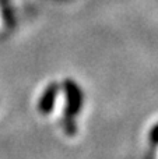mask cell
<instances>
[{"mask_svg": "<svg viewBox=\"0 0 158 159\" xmlns=\"http://www.w3.org/2000/svg\"><path fill=\"white\" fill-rule=\"evenodd\" d=\"M55 92H56V89L52 87L44 93V96H42V99H41V105H39L42 112H49V110L52 109L53 99H55Z\"/></svg>", "mask_w": 158, "mask_h": 159, "instance_id": "obj_1", "label": "cell"}, {"mask_svg": "<svg viewBox=\"0 0 158 159\" xmlns=\"http://www.w3.org/2000/svg\"><path fill=\"white\" fill-rule=\"evenodd\" d=\"M151 140L156 141V143H158V126L154 127V130L151 131Z\"/></svg>", "mask_w": 158, "mask_h": 159, "instance_id": "obj_2", "label": "cell"}]
</instances>
